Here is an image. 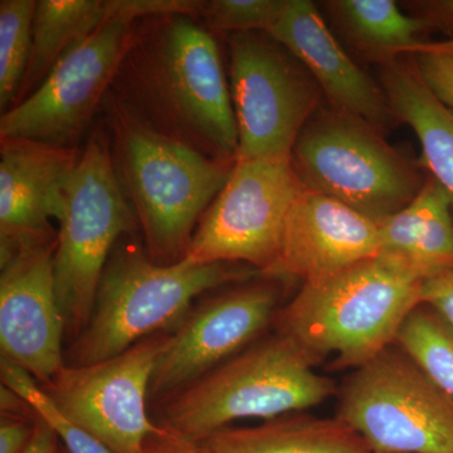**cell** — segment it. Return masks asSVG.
Wrapping results in <instances>:
<instances>
[{"label": "cell", "mask_w": 453, "mask_h": 453, "mask_svg": "<svg viewBox=\"0 0 453 453\" xmlns=\"http://www.w3.org/2000/svg\"><path fill=\"white\" fill-rule=\"evenodd\" d=\"M110 92L163 135L235 162L237 124L222 53L196 17L139 19Z\"/></svg>", "instance_id": "obj_1"}, {"label": "cell", "mask_w": 453, "mask_h": 453, "mask_svg": "<svg viewBox=\"0 0 453 453\" xmlns=\"http://www.w3.org/2000/svg\"><path fill=\"white\" fill-rule=\"evenodd\" d=\"M113 166L155 264H177L235 162L208 157L149 127L107 94L103 104Z\"/></svg>", "instance_id": "obj_2"}, {"label": "cell", "mask_w": 453, "mask_h": 453, "mask_svg": "<svg viewBox=\"0 0 453 453\" xmlns=\"http://www.w3.org/2000/svg\"><path fill=\"white\" fill-rule=\"evenodd\" d=\"M421 277L383 256L303 288L276 316L279 333L318 362L357 369L395 344L405 319L422 305Z\"/></svg>", "instance_id": "obj_3"}, {"label": "cell", "mask_w": 453, "mask_h": 453, "mask_svg": "<svg viewBox=\"0 0 453 453\" xmlns=\"http://www.w3.org/2000/svg\"><path fill=\"white\" fill-rule=\"evenodd\" d=\"M122 238L101 277L91 318L68 351V366L95 365L157 334L172 332L196 300L214 288L262 276L242 264H155L145 247Z\"/></svg>", "instance_id": "obj_4"}, {"label": "cell", "mask_w": 453, "mask_h": 453, "mask_svg": "<svg viewBox=\"0 0 453 453\" xmlns=\"http://www.w3.org/2000/svg\"><path fill=\"white\" fill-rule=\"evenodd\" d=\"M318 363L279 333L163 399L159 423L199 443L241 419L265 422L303 412L336 390L316 372Z\"/></svg>", "instance_id": "obj_5"}, {"label": "cell", "mask_w": 453, "mask_h": 453, "mask_svg": "<svg viewBox=\"0 0 453 453\" xmlns=\"http://www.w3.org/2000/svg\"><path fill=\"white\" fill-rule=\"evenodd\" d=\"M65 196L53 273L65 335L74 340L91 318L113 249L139 226L116 174L107 133L92 131Z\"/></svg>", "instance_id": "obj_6"}, {"label": "cell", "mask_w": 453, "mask_h": 453, "mask_svg": "<svg viewBox=\"0 0 453 453\" xmlns=\"http://www.w3.org/2000/svg\"><path fill=\"white\" fill-rule=\"evenodd\" d=\"M291 163L306 189L380 223L416 198L418 168L357 116L319 109L295 142Z\"/></svg>", "instance_id": "obj_7"}, {"label": "cell", "mask_w": 453, "mask_h": 453, "mask_svg": "<svg viewBox=\"0 0 453 453\" xmlns=\"http://www.w3.org/2000/svg\"><path fill=\"white\" fill-rule=\"evenodd\" d=\"M226 35L229 91L238 133L235 160L291 159L323 91L283 44L266 32Z\"/></svg>", "instance_id": "obj_8"}, {"label": "cell", "mask_w": 453, "mask_h": 453, "mask_svg": "<svg viewBox=\"0 0 453 453\" xmlns=\"http://www.w3.org/2000/svg\"><path fill=\"white\" fill-rule=\"evenodd\" d=\"M336 418L372 453H453V401L401 349L354 371Z\"/></svg>", "instance_id": "obj_9"}, {"label": "cell", "mask_w": 453, "mask_h": 453, "mask_svg": "<svg viewBox=\"0 0 453 453\" xmlns=\"http://www.w3.org/2000/svg\"><path fill=\"white\" fill-rule=\"evenodd\" d=\"M303 188L291 159L235 160L226 186L196 226L186 258L247 265L266 276Z\"/></svg>", "instance_id": "obj_10"}, {"label": "cell", "mask_w": 453, "mask_h": 453, "mask_svg": "<svg viewBox=\"0 0 453 453\" xmlns=\"http://www.w3.org/2000/svg\"><path fill=\"white\" fill-rule=\"evenodd\" d=\"M138 20L119 18L71 47L40 88L2 113L0 139L77 149L111 89Z\"/></svg>", "instance_id": "obj_11"}, {"label": "cell", "mask_w": 453, "mask_h": 453, "mask_svg": "<svg viewBox=\"0 0 453 453\" xmlns=\"http://www.w3.org/2000/svg\"><path fill=\"white\" fill-rule=\"evenodd\" d=\"M168 335L157 334L95 365H65L42 387L112 453H145L146 442L160 427L149 417L146 401Z\"/></svg>", "instance_id": "obj_12"}, {"label": "cell", "mask_w": 453, "mask_h": 453, "mask_svg": "<svg viewBox=\"0 0 453 453\" xmlns=\"http://www.w3.org/2000/svg\"><path fill=\"white\" fill-rule=\"evenodd\" d=\"M281 280L259 276L195 303L169 333L150 393L165 399L242 353L279 314Z\"/></svg>", "instance_id": "obj_13"}, {"label": "cell", "mask_w": 453, "mask_h": 453, "mask_svg": "<svg viewBox=\"0 0 453 453\" xmlns=\"http://www.w3.org/2000/svg\"><path fill=\"white\" fill-rule=\"evenodd\" d=\"M57 238L0 262L2 357L47 386L65 368L64 318L53 273Z\"/></svg>", "instance_id": "obj_14"}, {"label": "cell", "mask_w": 453, "mask_h": 453, "mask_svg": "<svg viewBox=\"0 0 453 453\" xmlns=\"http://www.w3.org/2000/svg\"><path fill=\"white\" fill-rule=\"evenodd\" d=\"M80 153L26 139H0V262L57 238Z\"/></svg>", "instance_id": "obj_15"}, {"label": "cell", "mask_w": 453, "mask_h": 453, "mask_svg": "<svg viewBox=\"0 0 453 453\" xmlns=\"http://www.w3.org/2000/svg\"><path fill=\"white\" fill-rule=\"evenodd\" d=\"M380 251L375 220L303 188L286 220L275 265L265 277L316 281L377 257Z\"/></svg>", "instance_id": "obj_16"}, {"label": "cell", "mask_w": 453, "mask_h": 453, "mask_svg": "<svg viewBox=\"0 0 453 453\" xmlns=\"http://www.w3.org/2000/svg\"><path fill=\"white\" fill-rule=\"evenodd\" d=\"M268 35L308 68L330 106L377 129L396 121L381 86L353 61L309 0H288Z\"/></svg>", "instance_id": "obj_17"}, {"label": "cell", "mask_w": 453, "mask_h": 453, "mask_svg": "<svg viewBox=\"0 0 453 453\" xmlns=\"http://www.w3.org/2000/svg\"><path fill=\"white\" fill-rule=\"evenodd\" d=\"M452 203L434 178L403 210L378 223L380 256L412 271L423 281L453 268Z\"/></svg>", "instance_id": "obj_18"}, {"label": "cell", "mask_w": 453, "mask_h": 453, "mask_svg": "<svg viewBox=\"0 0 453 453\" xmlns=\"http://www.w3.org/2000/svg\"><path fill=\"white\" fill-rule=\"evenodd\" d=\"M381 88L396 121L412 127L431 178L446 190L453 210V111L423 81L412 62L381 65Z\"/></svg>", "instance_id": "obj_19"}, {"label": "cell", "mask_w": 453, "mask_h": 453, "mask_svg": "<svg viewBox=\"0 0 453 453\" xmlns=\"http://www.w3.org/2000/svg\"><path fill=\"white\" fill-rule=\"evenodd\" d=\"M205 453H372L338 418L288 414L253 427H226L199 442Z\"/></svg>", "instance_id": "obj_20"}, {"label": "cell", "mask_w": 453, "mask_h": 453, "mask_svg": "<svg viewBox=\"0 0 453 453\" xmlns=\"http://www.w3.org/2000/svg\"><path fill=\"white\" fill-rule=\"evenodd\" d=\"M124 2L125 0L37 2L33 18L31 58L13 106L40 88L56 62L74 44L94 35L110 20L119 18L130 19L127 17Z\"/></svg>", "instance_id": "obj_21"}, {"label": "cell", "mask_w": 453, "mask_h": 453, "mask_svg": "<svg viewBox=\"0 0 453 453\" xmlns=\"http://www.w3.org/2000/svg\"><path fill=\"white\" fill-rule=\"evenodd\" d=\"M326 4L348 40L380 65L414 55L426 43L423 33L440 27L428 14L408 16L393 0H334Z\"/></svg>", "instance_id": "obj_22"}, {"label": "cell", "mask_w": 453, "mask_h": 453, "mask_svg": "<svg viewBox=\"0 0 453 453\" xmlns=\"http://www.w3.org/2000/svg\"><path fill=\"white\" fill-rule=\"evenodd\" d=\"M395 344L453 401V333L434 310L414 309Z\"/></svg>", "instance_id": "obj_23"}, {"label": "cell", "mask_w": 453, "mask_h": 453, "mask_svg": "<svg viewBox=\"0 0 453 453\" xmlns=\"http://www.w3.org/2000/svg\"><path fill=\"white\" fill-rule=\"evenodd\" d=\"M35 0L0 2V110L16 104L28 68L33 41Z\"/></svg>", "instance_id": "obj_24"}, {"label": "cell", "mask_w": 453, "mask_h": 453, "mask_svg": "<svg viewBox=\"0 0 453 453\" xmlns=\"http://www.w3.org/2000/svg\"><path fill=\"white\" fill-rule=\"evenodd\" d=\"M0 374L3 386L16 392L32 408L35 416L55 432L65 453H112L71 419L25 369L2 357Z\"/></svg>", "instance_id": "obj_25"}, {"label": "cell", "mask_w": 453, "mask_h": 453, "mask_svg": "<svg viewBox=\"0 0 453 453\" xmlns=\"http://www.w3.org/2000/svg\"><path fill=\"white\" fill-rule=\"evenodd\" d=\"M288 0H211L204 2L199 18L213 32H270Z\"/></svg>", "instance_id": "obj_26"}, {"label": "cell", "mask_w": 453, "mask_h": 453, "mask_svg": "<svg viewBox=\"0 0 453 453\" xmlns=\"http://www.w3.org/2000/svg\"><path fill=\"white\" fill-rule=\"evenodd\" d=\"M413 61L428 88L453 111V56L421 50L414 53Z\"/></svg>", "instance_id": "obj_27"}, {"label": "cell", "mask_w": 453, "mask_h": 453, "mask_svg": "<svg viewBox=\"0 0 453 453\" xmlns=\"http://www.w3.org/2000/svg\"><path fill=\"white\" fill-rule=\"evenodd\" d=\"M422 305L434 310L453 333V268L423 281Z\"/></svg>", "instance_id": "obj_28"}, {"label": "cell", "mask_w": 453, "mask_h": 453, "mask_svg": "<svg viewBox=\"0 0 453 453\" xmlns=\"http://www.w3.org/2000/svg\"><path fill=\"white\" fill-rule=\"evenodd\" d=\"M37 416L2 413L0 453H25L35 436Z\"/></svg>", "instance_id": "obj_29"}, {"label": "cell", "mask_w": 453, "mask_h": 453, "mask_svg": "<svg viewBox=\"0 0 453 453\" xmlns=\"http://www.w3.org/2000/svg\"><path fill=\"white\" fill-rule=\"evenodd\" d=\"M159 426V431L146 442L145 453H205L195 441L181 436L162 423Z\"/></svg>", "instance_id": "obj_30"}, {"label": "cell", "mask_w": 453, "mask_h": 453, "mask_svg": "<svg viewBox=\"0 0 453 453\" xmlns=\"http://www.w3.org/2000/svg\"><path fill=\"white\" fill-rule=\"evenodd\" d=\"M427 8L440 20L442 27L453 26V2L429 3ZM421 50H431V52L447 53V55L453 56V35L445 41L426 42L417 50V52H421Z\"/></svg>", "instance_id": "obj_31"}, {"label": "cell", "mask_w": 453, "mask_h": 453, "mask_svg": "<svg viewBox=\"0 0 453 453\" xmlns=\"http://www.w3.org/2000/svg\"><path fill=\"white\" fill-rule=\"evenodd\" d=\"M25 453H65V451L55 432L37 417L35 436Z\"/></svg>", "instance_id": "obj_32"}]
</instances>
